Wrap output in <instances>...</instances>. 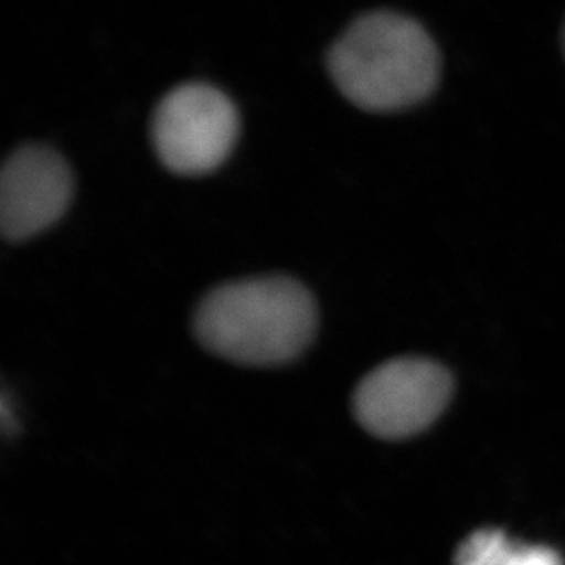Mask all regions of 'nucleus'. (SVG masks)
Masks as SVG:
<instances>
[{"instance_id":"nucleus-1","label":"nucleus","mask_w":565,"mask_h":565,"mask_svg":"<svg viewBox=\"0 0 565 565\" xmlns=\"http://www.w3.org/2000/svg\"><path fill=\"white\" fill-rule=\"evenodd\" d=\"M317 326L313 295L289 277L224 284L203 297L194 313L200 344L246 366L291 363L310 347Z\"/></svg>"},{"instance_id":"nucleus-2","label":"nucleus","mask_w":565,"mask_h":565,"mask_svg":"<svg viewBox=\"0 0 565 565\" xmlns=\"http://www.w3.org/2000/svg\"><path fill=\"white\" fill-rule=\"evenodd\" d=\"M342 96L366 113H399L433 96L441 77L439 50L425 28L395 11L359 17L328 52Z\"/></svg>"},{"instance_id":"nucleus-6","label":"nucleus","mask_w":565,"mask_h":565,"mask_svg":"<svg viewBox=\"0 0 565 565\" xmlns=\"http://www.w3.org/2000/svg\"><path fill=\"white\" fill-rule=\"evenodd\" d=\"M456 565H564L550 547H533L507 539L497 529H481L470 534L456 553Z\"/></svg>"},{"instance_id":"nucleus-3","label":"nucleus","mask_w":565,"mask_h":565,"mask_svg":"<svg viewBox=\"0 0 565 565\" xmlns=\"http://www.w3.org/2000/svg\"><path fill=\"white\" fill-rule=\"evenodd\" d=\"M238 130V110L224 92L205 83H185L158 103L150 136L169 171L203 177L230 158Z\"/></svg>"},{"instance_id":"nucleus-4","label":"nucleus","mask_w":565,"mask_h":565,"mask_svg":"<svg viewBox=\"0 0 565 565\" xmlns=\"http://www.w3.org/2000/svg\"><path fill=\"white\" fill-rule=\"evenodd\" d=\"M454 379L433 359L379 364L353 392V416L375 438L399 441L427 430L452 399Z\"/></svg>"},{"instance_id":"nucleus-7","label":"nucleus","mask_w":565,"mask_h":565,"mask_svg":"<svg viewBox=\"0 0 565 565\" xmlns=\"http://www.w3.org/2000/svg\"><path fill=\"white\" fill-rule=\"evenodd\" d=\"M562 41H564V54H565V24H564V35H562Z\"/></svg>"},{"instance_id":"nucleus-5","label":"nucleus","mask_w":565,"mask_h":565,"mask_svg":"<svg viewBox=\"0 0 565 565\" xmlns=\"http://www.w3.org/2000/svg\"><path fill=\"white\" fill-rule=\"evenodd\" d=\"M74 194L68 163L54 149L26 145L6 160L0 174V231L22 242L49 230L66 213Z\"/></svg>"}]
</instances>
